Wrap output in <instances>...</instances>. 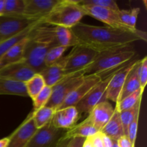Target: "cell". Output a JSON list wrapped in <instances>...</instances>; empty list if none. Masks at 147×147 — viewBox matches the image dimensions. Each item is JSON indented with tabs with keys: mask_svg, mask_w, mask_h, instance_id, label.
Here are the masks:
<instances>
[{
	"mask_svg": "<svg viewBox=\"0 0 147 147\" xmlns=\"http://www.w3.org/2000/svg\"><path fill=\"white\" fill-rule=\"evenodd\" d=\"M83 7H84L87 15L90 16L96 20L102 22L107 27L123 30V31L131 32H138L140 30L138 29L132 30L124 25L119 18V14H118L119 11H113V10L108 9L93 7V6H83Z\"/></svg>",
	"mask_w": 147,
	"mask_h": 147,
	"instance_id": "obj_10",
	"label": "cell"
},
{
	"mask_svg": "<svg viewBox=\"0 0 147 147\" xmlns=\"http://www.w3.org/2000/svg\"><path fill=\"white\" fill-rule=\"evenodd\" d=\"M9 142V138L5 137L0 139V147H7Z\"/></svg>",
	"mask_w": 147,
	"mask_h": 147,
	"instance_id": "obj_42",
	"label": "cell"
},
{
	"mask_svg": "<svg viewBox=\"0 0 147 147\" xmlns=\"http://www.w3.org/2000/svg\"><path fill=\"white\" fill-rule=\"evenodd\" d=\"M58 0H24L23 15L39 20L45 17L57 3Z\"/></svg>",
	"mask_w": 147,
	"mask_h": 147,
	"instance_id": "obj_16",
	"label": "cell"
},
{
	"mask_svg": "<svg viewBox=\"0 0 147 147\" xmlns=\"http://www.w3.org/2000/svg\"><path fill=\"white\" fill-rule=\"evenodd\" d=\"M139 61H140V60H138L137 63L135 64V65L134 66L133 68L131 69L130 73L128 75L127 78H126V80H125L124 84H123V88H122V90L121 91L120 95H119V97L118 98L117 102L121 100L125 97L128 96L129 95L131 94L134 92L136 91L139 88H142L140 86V83H139L137 73Z\"/></svg>",
	"mask_w": 147,
	"mask_h": 147,
	"instance_id": "obj_22",
	"label": "cell"
},
{
	"mask_svg": "<svg viewBox=\"0 0 147 147\" xmlns=\"http://www.w3.org/2000/svg\"><path fill=\"white\" fill-rule=\"evenodd\" d=\"M97 51L83 45L74 46L68 55L65 56V72L66 75L83 71L94 60Z\"/></svg>",
	"mask_w": 147,
	"mask_h": 147,
	"instance_id": "obj_6",
	"label": "cell"
},
{
	"mask_svg": "<svg viewBox=\"0 0 147 147\" xmlns=\"http://www.w3.org/2000/svg\"><path fill=\"white\" fill-rule=\"evenodd\" d=\"M98 132V131L95 128L90 118L88 116L81 123L76 124L73 128L66 131L64 134V137L67 139H73V138L86 139L96 134Z\"/></svg>",
	"mask_w": 147,
	"mask_h": 147,
	"instance_id": "obj_20",
	"label": "cell"
},
{
	"mask_svg": "<svg viewBox=\"0 0 147 147\" xmlns=\"http://www.w3.org/2000/svg\"><path fill=\"white\" fill-rule=\"evenodd\" d=\"M65 56H63L60 60L54 64L46 66L42 71L38 73L43 78L46 86L53 87L67 76L65 72Z\"/></svg>",
	"mask_w": 147,
	"mask_h": 147,
	"instance_id": "obj_18",
	"label": "cell"
},
{
	"mask_svg": "<svg viewBox=\"0 0 147 147\" xmlns=\"http://www.w3.org/2000/svg\"><path fill=\"white\" fill-rule=\"evenodd\" d=\"M113 74L108 76L98 83L90 89V91L82 98V100L77 103L76 108L80 116L83 113H89L96 105L104 100H107L106 99V89Z\"/></svg>",
	"mask_w": 147,
	"mask_h": 147,
	"instance_id": "obj_7",
	"label": "cell"
},
{
	"mask_svg": "<svg viewBox=\"0 0 147 147\" xmlns=\"http://www.w3.org/2000/svg\"><path fill=\"white\" fill-rule=\"evenodd\" d=\"M78 44L83 45L98 53L129 45L139 40L146 42V32L123 31L107 26H95L79 22L70 28Z\"/></svg>",
	"mask_w": 147,
	"mask_h": 147,
	"instance_id": "obj_1",
	"label": "cell"
},
{
	"mask_svg": "<svg viewBox=\"0 0 147 147\" xmlns=\"http://www.w3.org/2000/svg\"><path fill=\"white\" fill-rule=\"evenodd\" d=\"M42 19L35 20L24 15L0 16V39L4 40L13 37Z\"/></svg>",
	"mask_w": 147,
	"mask_h": 147,
	"instance_id": "obj_8",
	"label": "cell"
},
{
	"mask_svg": "<svg viewBox=\"0 0 147 147\" xmlns=\"http://www.w3.org/2000/svg\"><path fill=\"white\" fill-rule=\"evenodd\" d=\"M80 117L76 106H68L55 110L51 121L57 129L68 130L77 124Z\"/></svg>",
	"mask_w": 147,
	"mask_h": 147,
	"instance_id": "obj_15",
	"label": "cell"
},
{
	"mask_svg": "<svg viewBox=\"0 0 147 147\" xmlns=\"http://www.w3.org/2000/svg\"><path fill=\"white\" fill-rule=\"evenodd\" d=\"M30 35V34H29ZM29 35L13 46L0 57V70L24 60V52Z\"/></svg>",
	"mask_w": 147,
	"mask_h": 147,
	"instance_id": "obj_19",
	"label": "cell"
},
{
	"mask_svg": "<svg viewBox=\"0 0 147 147\" xmlns=\"http://www.w3.org/2000/svg\"><path fill=\"white\" fill-rule=\"evenodd\" d=\"M100 132L111 139L116 141L124 136V131L120 119V113L117 110L115 109L112 117L101 129Z\"/></svg>",
	"mask_w": 147,
	"mask_h": 147,
	"instance_id": "obj_21",
	"label": "cell"
},
{
	"mask_svg": "<svg viewBox=\"0 0 147 147\" xmlns=\"http://www.w3.org/2000/svg\"><path fill=\"white\" fill-rule=\"evenodd\" d=\"M84 138H73L71 139L67 147H83L85 141Z\"/></svg>",
	"mask_w": 147,
	"mask_h": 147,
	"instance_id": "obj_40",
	"label": "cell"
},
{
	"mask_svg": "<svg viewBox=\"0 0 147 147\" xmlns=\"http://www.w3.org/2000/svg\"><path fill=\"white\" fill-rule=\"evenodd\" d=\"M119 14V18H120L121 21L123 23L124 25L128 27L129 28L132 29V30H136V29H133L129 26V17H130V10L127 9H120L118 11Z\"/></svg>",
	"mask_w": 147,
	"mask_h": 147,
	"instance_id": "obj_38",
	"label": "cell"
},
{
	"mask_svg": "<svg viewBox=\"0 0 147 147\" xmlns=\"http://www.w3.org/2000/svg\"><path fill=\"white\" fill-rule=\"evenodd\" d=\"M52 95V87L50 86H45L44 88L35 96L33 99V106H34V111H37L41 108L44 107L47 105V102L50 100Z\"/></svg>",
	"mask_w": 147,
	"mask_h": 147,
	"instance_id": "obj_34",
	"label": "cell"
},
{
	"mask_svg": "<svg viewBox=\"0 0 147 147\" xmlns=\"http://www.w3.org/2000/svg\"><path fill=\"white\" fill-rule=\"evenodd\" d=\"M140 9L139 7L133 8L130 10V17H129V26L131 28L136 29V24L137 22L138 17H139Z\"/></svg>",
	"mask_w": 147,
	"mask_h": 147,
	"instance_id": "obj_37",
	"label": "cell"
},
{
	"mask_svg": "<svg viewBox=\"0 0 147 147\" xmlns=\"http://www.w3.org/2000/svg\"><path fill=\"white\" fill-rule=\"evenodd\" d=\"M0 95L28 97L24 83L0 77Z\"/></svg>",
	"mask_w": 147,
	"mask_h": 147,
	"instance_id": "obj_23",
	"label": "cell"
},
{
	"mask_svg": "<svg viewBox=\"0 0 147 147\" xmlns=\"http://www.w3.org/2000/svg\"><path fill=\"white\" fill-rule=\"evenodd\" d=\"M24 86L28 97L33 99L44 88L46 85L40 73H36L30 80L24 83Z\"/></svg>",
	"mask_w": 147,
	"mask_h": 147,
	"instance_id": "obj_27",
	"label": "cell"
},
{
	"mask_svg": "<svg viewBox=\"0 0 147 147\" xmlns=\"http://www.w3.org/2000/svg\"><path fill=\"white\" fill-rule=\"evenodd\" d=\"M4 1L5 0H0V16H2L3 13H4Z\"/></svg>",
	"mask_w": 147,
	"mask_h": 147,
	"instance_id": "obj_43",
	"label": "cell"
},
{
	"mask_svg": "<svg viewBox=\"0 0 147 147\" xmlns=\"http://www.w3.org/2000/svg\"><path fill=\"white\" fill-rule=\"evenodd\" d=\"M56 45L53 26L40 24L29 35L24 47V60L36 73H40L46 67L45 57L47 51Z\"/></svg>",
	"mask_w": 147,
	"mask_h": 147,
	"instance_id": "obj_2",
	"label": "cell"
},
{
	"mask_svg": "<svg viewBox=\"0 0 147 147\" xmlns=\"http://www.w3.org/2000/svg\"><path fill=\"white\" fill-rule=\"evenodd\" d=\"M24 10V0H5L3 15H23Z\"/></svg>",
	"mask_w": 147,
	"mask_h": 147,
	"instance_id": "obj_30",
	"label": "cell"
},
{
	"mask_svg": "<svg viewBox=\"0 0 147 147\" xmlns=\"http://www.w3.org/2000/svg\"><path fill=\"white\" fill-rule=\"evenodd\" d=\"M55 111L48 106H44L37 111H33V120L37 129H40L53 119Z\"/></svg>",
	"mask_w": 147,
	"mask_h": 147,
	"instance_id": "obj_28",
	"label": "cell"
},
{
	"mask_svg": "<svg viewBox=\"0 0 147 147\" xmlns=\"http://www.w3.org/2000/svg\"><path fill=\"white\" fill-rule=\"evenodd\" d=\"M136 55L131 45L100 52L83 73L84 75L96 74L103 80L134 60Z\"/></svg>",
	"mask_w": 147,
	"mask_h": 147,
	"instance_id": "obj_3",
	"label": "cell"
},
{
	"mask_svg": "<svg viewBox=\"0 0 147 147\" xmlns=\"http://www.w3.org/2000/svg\"><path fill=\"white\" fill-rule=\"evenodd\" d=\"M37 130L32 112L22 124L9 137V142L7 147H26Z\"/></svg>",
	"mask_w": 147,
	"mask_h": 147,
	"instance_id": "obj_12",
	"label": "cell"
},
{
	"mask_svg": "<svg viewBox=\"0 0 147 147\" xmlns=\"http://www.w3.org/2000/svg\"><path fill=\"white\" fill-rule=\"evenodd\" d=\"M144 93V89L139 88L136 91L134 92L131 94L125 97L120 101L116 103L115 109L119 112L129 110L132 109L138 104L142 100V95Z\"/></svg>",
	"mask_w": 147,
	"mask_h": 147,
	"instance_id": "obj_26",
	"label": "cell"
},
{
	"mask_svg": "<svg viewBox=\"0 0 147 147\" xmlns=\"http://www.w3.org/2000/svg\"><path fill=\"white\" fill-rule=\"evenodd\" d=\"M138 77L141 88L144 90L145 86L147 83V57L145 56L144 58L140 60L138 66Z\"/></svg>",
	"mask_w": 147,
	"mask_h": 147,
	"instance_id": "obj_35",
	"label": "cell"
},
{
	"mask_svg": "<svg viewBox=\"0 0 147 147\" xmlns=\"http://www.w3.org/2000/svg\"><path fill=\"white\" fill-rule=\"evenodd\" d=\"M111 147H119V146H118L116 140H113V139H112V146Z\"/></svg>",
	"mask_w": 147,
	"mask_h": 147,
	"instance_id": "obj_44",
	"label": "cell"
},
{
	"mask_svg": "<svg viewBox=\"0 0 147 147\" xmlns=\"http://www.w3.org/2000/svg\"><path fill=\"white\" fill-rule=\"evenodd\" d=\"M139 113H140V112H139V113L136 115V116H135V118L134 119V120L132 121L131 123H130V125H129V127H128L127 134H126V136H128L129 140L131 142V143L133 144L134 146H135V143H136V136H137Z\"/></svg>",
	"mask_w": 147,
	"mask_h": 147,
	"instance_id": "obj_36",
	"label": "cell"
},
{
	"mask_svg": "<svg viewBox=\"0 0 147 147\" xmlns=\"http://www.w3.org/2000/svg\"><path fill=\"white\" fill-rule=\"evenodd\" d=\"M138 59H134L131 61L129 62L123 67L119 69L117 72L113 74L109 83L106 92V100H111V101L116 103L118 98L119 97L121 91L122 90L123 84L125 83L128 75L130 73L131 69L135 65L138 61Z\"/></svg>",
	"mask_w": 147,
	"mask_h": 147,
	"instance_id": "obj_11",
	"label": "cell"
},
{
	"mask_svg": "<svg viewBox=\"0 0 147 147\" xmlns=\"http://www.w3.org/2000/svg\"><path fill=\"white\" fill-rule=\"evenodd\" d=\"M116 142H117V144L119 147H135L134 145L131 143V142L129 140L128 136L126 135L119 138Z\"/></svg>",
	"mask_w": 147,
	"mask_h": 147,
	"instance_id": "obj_39",
	"label": "cell"
},
{
	"mask_svg": "<svg viewBox=\"0 0 147 147\" xmlns=\"http://www.w3.org/2000/svg\"><path fill=\"white\" fill-rule=\"evenodd\" d=\"M87 15L78 0H58L51 11L43 18L44 24L72 28Z\"/></svg>",
	"mask_w": 147,
	"mask_h": 147,
	"instance_id": "obj_4",
	"label": "cell"
},
{
	"mask_svg": "<svg viewBox=\"0 0 147 147\" xmlns=\"http://www.w3.org/2000/svg\"><path fill=\"white\" fill-rule=\"evenodd\" d=\"M36 73H37L22 60L1 69L0 77L24 83Z\"/></svg>",
	"mask_w": 147,
	"mask_h": 147,
	"instance_id": "obj_14",
	"label": "cell"
},
{
	"mask_svg": "<svg viewBox=\"0 0 147 147\" xmlns=\"http://www.w3.org/2000/svg\"><path fill=\"white\" fill-rule=\"evenodd\" d=\"M53 33L57 45L68 48L70 47H73L78 45L76 37L70 29L53 26Z\"/></svg>",
	"mask_w": 147,
	"mask_h": 147,
	"instance_id": "obj_24",
	"label": "cell"
},
{
	"mask_svg": "<svg viewBox=\"0 0 147 147\" xmlns=\"http://www.w3.org/2000/svg\"><path fill=\"white\" fill-rule=\"evenodd\" d=\"M67 47H62V46L56 45L51 47L47 51L45 57V66H49L53 65L60 60L63 57V55L65 53Z\"/></svg>",
	"mask_w": 147,
	"mask_h": 147,
	"instance_id": "obj_33",
	"label": "cell"
},
{
	"mask_svg": "<svg viewBox=\"0 0 147 147\" xmlns=\"http://www.w3.org/2000/svg\"><path fill=\"white\" fill-rule=\"evenodd\" d=\"M51 121L36 131L26 147H55L57 146L64 136L65 130L55 127Z\"/></svg>",
	"mask_w": 147,
	"mask_h": 147,
	"instance_id": "obj_9",
	"label": "cell"
},
{
	"mask_svg": "<svg viewBox=\"0 0 147 147\" xmlns=\"http://www.w3.org/2000/svg\"><path fill=\"white\" fill-rule=\"evenodd\" d=\"M70 140H71V139H67V138L64 137V136H63L55 147H67Z\"/></svg>",
	"mask_w": 147,
	"mask_h": 147,
	"instance_id": "obj_41",
	"label": "cell"
},
{
	"mask_svg": "<svg viewBox=\"0 0 147 147\" xmlns=\"http://www.w3.org/2000/svg\"><path fill=\"white\" fill-rule=\"evenodd\" d=\"M78 2L83 6H93L116 11L120 10L119 5L114 0H78Z\"/></svg>",
	"mask_w": 147,
	"mask_h": 147,
	"instance_id": "obj_31",
	"label": "cell"
},
{
	"mask_svg": "<svg viewBox=\"0 0 147 147\" xmlns=\"http://www.w3.org/2000/svg\"><path fill=\"white\" fill-rule=\"evenodd\" d=\"M100 80L101 78L100 76L96 74L86 75L83 81L67 96L61 106L57 109L68 106H76L77 103L80 102L82 98L90 91V89L94 87Z\"/></svg>",
	"mask_w": 147,
	"mask_h": 147,
	"instance_id": "obj_13",
	"label": "cell"
},
{
	"mask_svg": "<svg viewBox=\"0 0 147 147\" xmlns=\"http://www.w3.org/2000/svg\"><path fill=\"white\" fill-rule=\"evenodd\" d=\"M86 75L83 71H78L67 75L59 83L52 87V95L45 106L52 108L55 111L59 109L65 99L79 86L85 79Z\"/></svg>",
	"mask_w": 147,
	"mask_h": 147,
	"instance_id": "obj_5",
	"label": "cell"
},
{
	"mask_svg": "<svg viewBox=\"0 0 147 147\" xmlns=\"http://www.w3.org/2000/svg\"><path fill=\"white\" fill-rule=\"evenodd\" d=\"M44 24L43 18L42 19V20L34 22V24L29 26L28 27H27L25 30H23L22 32H20L19 34H16V35L13 36V37H9V38L8 39H6V40L0 41V57H1L6 52L8 51L11 47H12L13 46L15 45L16 44H17L19 42H20L22 40H23L24 37L28 36L36 27H37V26L40 25V24Z\"/></svg>",
	"mask_w": 147,
	"mask_h": 147,
	"instance_id": "obj_25",
	"label": "cell"
},
{
	"mask_svg": "<svg viewBox=\"0 0 147 147\" xmlns=\"http://www.w3.org/2000/svg\"><path fill=\"white\" fill-rule=\"evenodd\" d=\"M115 109L108 100H104L96 105L88 113V117L93 126L98 131L104 127L114 113Z\"/></svg>",
	"mask_w": 147,
	"mask_h": 147,
	"instance_id": "obj_17",
	"label": "cell"
},
{
	"mask_svg": "<svg viewBox=\"0 0 147 147\" xmlns=\"http://www.w3.org/2000/svg\"><path fill=\"white\" fill-rule=\"evenodd\" d=\"M0 41H1V39H0Z\"/></svg>",
	"mask_w": 147,
	"mask_h": 147,
	"instance_id": "obj_45",
	"label": "cell"
},
{
	"mask_svg": "<svg viewBox=\"0 0 147 147\" xmlns=\"http://www.w3.org/2000/svg\"><path fill=\"white\" fill-rule=\"evenodd\" d=\"M141 105H142V100H141L136 106H135L134 107L132 108V109H129V110L123 111L121 112H119V113H120V119L121 121L123 131H124V134L126 136V134H127V130L129 126L130 125V123H131L132 121L134 120V119L135 118L136 115L139 112H140Z\"/></svg>",
	"mask_w": 147,
	"mask_h": 147,
	"instance_id": "obj_32",
	"label": "cell"
},
{
	"mask_svg": "<svg viewBox=\"0 0 147 147\" xmlns=\"http://www.w3.org/2000/svg\"><path fill=\"white\" fill-rule=\"evenodd\" d=\"M112 139L100 131L85 139L83 147H111Z\"/></svg>",
	"mask_w": 147,
	"mask_h": 147,
	"instance_id": "obj_29",
	"label": "cell"
}]
</instances>
